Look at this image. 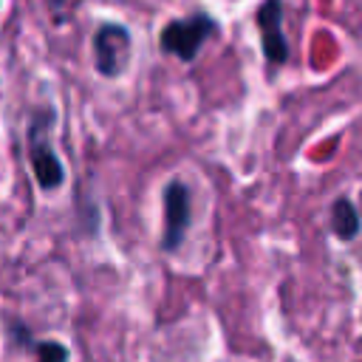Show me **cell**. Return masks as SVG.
<instances>
[{"mask_svg": "<svg viewBox=\"0 0 362 362\" xmlns=\"http://www.w3.org/2000/svg\"><path fill=\"white\" fill-rule=\"evenodd\" d=\"M257 28H260V42H263V57L272 65H283L288 59V42L283 37V3L280 0L260 3Z\"/></svg>", "mask_w": 362, "mask_h": 362, "instance_id": "277c9868", "label": "cell"}, {"mask_svg": "<svg viewBox=\"0 0 362 362\" xmlns=\"http://www.w3.org/2000/svg\"><path fill=\"white\" fill-rule=\"evenodd\" d=\"M37 362H68V348L62 342H40Z\"/></svg>", "mask_w": 362, "mask_h": 362, "instance_id": "52a82bcc", "label": "cell"}, {"mask_svg": "<svg viewBox=\"0 0 362 362\" xmlns=\"http://www.w3.org/2000/svg\"><path fill=\"white\" fill-rule=\"evenodd\" d=\"M51 3H54V6H59V3H65V0H51Z\"/></svg>", "mask_w": 362, "mask_h": 362, "instance_id": "ba28073f", "label": "cell"}, {"mask_svg": "<svg viewBox=\"0 0 362 362\" xmlns=\"http://www.w3.org/2000/svg\"><path fill=\"white\" fill-rule=\"evenodd\" d=\"M130 59V34L124 25L105 23L93 34V62L102 76H119Z\"/></svg>", "mask_w": 362, "mask_h": 362, "instance_id": "7a4b0ae2", "label": "cell"}, {"mask_svg": "<svg viewBox=\"0 0 362 362\" xmlns=\"http://www.w3.org/2000/svg\"><path fill=\"white\" fill-rule=\"evenodd\" d=\"M31 167H34L37 184L42 189H57L62 184V178H65L62 161L54 156V150L45 141H34L31 144Z\"/></svg>", "mask_w": 362, "mask_h": 362, "instance_id": "5b68a950", "label": "cell"}, {"mask_svg": "<svg viewBox=\"0 0 362 362\" xmlns=\"http://www.w3.org/2000/svg\"><path fill=\"white\" fill-rule=\"evenodd\" d=\"M331 229L339 240H354L359 232V215L348 198H337L331 206Z\"/></svg>", "mask_w": 362, "mask_h": 362, "instance_id": "8992f818", "label": "cell"}, {"mask_svg": "<svg viewBox=\"0 0 362 362\" xmlns=\"http://www.w3.org/2000/svg\"><path fill=\"white\" fill-rule=\"evenodd\" d=\"M212 31H215V23L204 11H195L187 20H173V23L164 25V31H161V48L170 51V54H175L184 62H192L195 54H198V48L204 45V40Z\"/></svg>", "mask_w": 362, "mask_h": 362, "instance_id": "6da1fadb", "label": "cell"}, {"mask_svg": "<svg viewBox=\"0 0 362 362\" xmlns=\"http://www.w3.org/2000/svg\"><path fill=\"white\" fill-rule=\"evenodd\" d=\"M164 229H161V249L164 252H173L181 246L184 235H187V226H189V189L181 184V181H170L164 187Z\"/></svg>", "mask_w": 362, "mask_h": 362, "instance_id": "3957f363", "label": "cell"}]
</instances>
